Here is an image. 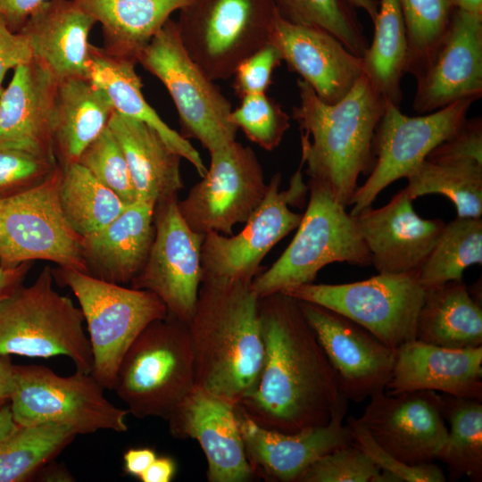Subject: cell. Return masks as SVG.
Listing matches in <instances>:
<instances>
[{
    "label": "cell",
    "mask_w": 482,
    "mask_h": 482,
    "mask_svg": "<svg viewBox=\"0 0 482 482\" xmlns=\"http://www.w3.org/2000/svg\"><path fill=\"white\" fill-rule=\"evenodd\" d=\"M30 266V262L15 267H4L0 264V303L21 285Z\"/></svg>",
    "instance_id": "50"
},
{
    "label": "cell",
    "mask_w": 482,
    "mask_h": 482,
    "mask_svg": "<svg viewBox=\"0 0 482 482\" xmlns=\"http://www.w3.org/2000/svg\"><path fill=\"white\" fill-rule=\"evenodd\" d=\"M286 20L321 29L362 58L369 43L350 0H272Z\"/></svg>",
    "instance_id": "39"
},
{
    "label": "cell",
    "mask_w": 482,
    "mask_h": 482,
    "mask_svg": "<svg viewBox=\"0 0 482 482\" xmlns=\"http://www.w3.org/2000/svg\"><path fill=\"white\" fill-rule=\"evenodd\" d=\"M96 23L73 0H47L20 32L29 40L33 60L60 80L88 77V37Z\"/></svg>",
    "instance_id": "25"
},
{
    "label": "cell",
    "mask_w": 482,
    "mask_h": 482,
    "mask_svg": "<svg viewBox=\"0 0 482 482\" xmlns=\"http://www.w3.org/2000/svg\"><path fill=\"white\" fill-rule=\"evenodd\" d=\"M77 436L71 428L60 423L19 426L0 445V482L32 478Z\"/></svg>",
    "instance_id": "37"
},
{
    "label": "cell",
    "mask_w": 482,
    "mask_h": 482,
    "mask_svg": "<svg viewBox=\"0 0 482 482\" xmlns=\"http://www.w3.org/2000/svg\"><path fill=\"white\" fill-rule=\"evenodd\" d=\"M156 457L155 452L150 448L129 449L123 456L124 470L127 473L139 478Z\"/></svg>",
    "instance_id": "49"
},
{
    "label": "cell",
    "mask_w": 482,
    "mask_h": 482,
    "mask_svg": "<svg viewBox=\"0 0 482 482\" xmlns=\"http://www.w3.org/2000/svg\"><path fill=\"white\" fill-rule=\"evenodd\" d=\"M11 411L20 427L60 423L77 434L98 430L126 432L128 410L112 404L104 386L90 374L59 376L42 365H14Z\"/></svg>",
    "instance_id": "10"
},
{
    "label": "cell",
    "mask_w": 482,
    "mask_h": 482,
    "mask_svg": "<svg viewBox=\"0 0 482 482\" xmlns=\"http://www.w3.org/2000/svg\"><path fill=\"white\" fill-rule=\"evenodd\" d=\"M195 386L187 325L167 315L147 325L131 344L112 390L134 417L167 420Z\"/></svg>",
    "instance_id": "5"
},
{
    "label": "cell",
    "mask_w": 482,
    "mask_h": 482,
    "mask_svg": "<svg viewBox=\"0 0 482 482\" xmlns=\"http://www.w3.org/2000/svg\"><path fill=\"white\" fill-rule=\"evenodd\" d=\"M39 471H41V480L44 481H73V478L71 474L62 468L54 466H44ZM38 471V472H39ZM37 472V473H38Z\"/></svg>",
    "instance_id": "54"
},
{
    "label": "cell",
    "mask_w": 482,
    "mask_h": 482,
    "mask_svg": "<svg viewBox=\"0 0 482 482\" xmlns=\"http://www.w3.org/2000/svg\"><path fill=\"white\" fill-rule=\"evenodd\" d=\"M47 0H0V17L15 32L21 30L29 16Z\"/></svg>",
    "instance_id": "48"
},
{
    "label": "cell",
    "mask_w": 482,
    "mask_h": 482,
    "mask_svg": "<svg viewBox=\"0 0 482 482\" xmlns=\"http://www.w3.org/2000/svg\"><path fill=\"white\" fill-rule=\"evenodd\" d=\"M302 169L300 163L287 190H279L280 173L272 176L262 202L238 234L204 235L201 251L203 278L253 281L262 259L283 237L297 229L302 220L303 214L289 208L303 201L308 190Z\"/></svg>",
    "instance_id": "15"
},
{
    "label": "cell",
    "mask_w": 482,
    "mask_h": 482,
    "mask_svg": "<svg viewBox=\"0 0 482 482\" xmlns=\"http://www.w3.org/2000/svg\"><path fill=\"white\" fill-rule=\"evenodd\" d=\"M418 274L419 270L378 273L362 281L310 283L282 293L347 317L395 350L416 339L417 319L425 295Z\"/></svg>",
    "instance_id": "11"
},
{
    "label": "cell",
    "mask_w": 482,
    "mask_h": 482,
    "mask_svg": "<svg viewBox=\"0 0 482 482\" xmlns=\"http://www.w3.org/2000/svg\"><path fill=\"white\" fill-rule=\"evenodd\" d=\"M413 109L428 113L482 96V14L455 8L441 40L422 68Z\"/></svg>",
    "instance_id": "19"
},
{
    "label": "cell",
    "mask_w": 482,
    "mask_h": 482,
    "mask_svg": "<svg viewBox=\"0 0 482 482\" xmlns=\"http://www.w3.org/2000/svg\"><path fill=\"white\" fill-rule=\"evenodd\" d=\"M355 418L386 452L409 465L433 462L447 437L441 394L432 390L375 393Z\"/></svg>",
    "instance_id": "17"
},
{
    "label": "cell",
    "mask_w": 482,
    "mask_h": 482,
    "mask_svg": "<svg viewBox=\"0 0 482 482\" xmlns=\"http://www.w3.org/2000/svg\"><path fill=\"white\" fill-rule=\"evenodd\" d=\"M58 82L35 60L14 69L0 97V143L26 145L55 157L53 122Z\"/></svg>",
    "instance_id": "26"
},
{
    "label": "cell",
    "mask_w": 482,
    "mask_h": 482,
    "mask_svg": "<svg viewBox=\"0 0 482 482\" xmlns=\"http://www.w3.org/2000/svg\"><path fill=\"white\" fill-rule=\"evenodd\" d=\"M455 8L463 11L482 14V0H452Z\"/></svg>",
    "instance_id": "55"
},
{
    "label": "cell",
    "mask_w": 482,
    "mask_h": 482,
    "mask_svg": "<svg viewBox=\"0 0 482 482\" xmlns=\"http://www.w3.org/2000/svg\"><path fill=\"white\" fill-rule=\"evenodd\" d=\"M372 42L362 56L363 74L381 96L400 107L407 40L398 0H380Z\"/></svg>",
    "instance_id": "33"
},
{
    "label": "cell",
    "mask_w": 482,
    "mask_h": 482,
    "mask_svg": "<svg viewBox=\"0 0 482 482\" xmlns=\"http://www.w3.org/2000/svg\"><path fill=\"white\" fill-rule=\"evenodd\" d=\"M412 201L403 188L384 206L353 215L378 273L419 270L441 235L444 220L420 218Z\"/></svg>",
    "instance_id": "21"
},
{
    "label": "cell",
    "mask_w": 482,
    "mask_h": 482,
    "mask_svg": "<svg viewBox=\"0 0 482 482\" xmlns=\"http://www.w3.org/2000/svg\"><path fill=\"white\" fill-rule=\"evenodd\" d=\"M410 197L439 194L455 206L458 217H481L482 161L428 154L407 178Z\"/></svg>",
    "instance_id": "34"
},
{
    "label": "cell",
    "mask_w": 482,
    "mask_h": 482,
    "mask_svg": "<svg viewBox=\"0 0 482 482\" xmlns=\"http://www.w3.org/2000/svg\"><path fill=\"white\" fill-rule=\"evenodd\" d=\"M298 302L337 377L343 395L362 403L385 390L392 375L395 350L347 317L320 304Z\"/></svg>",
    "instance_id": "18"
},
{
    "label": "cell",
    "mask_w": 482,
    "mask_h": 482,
    "mask_svg": "<svg viewBox=\"0 0 482 482\" xmlns=\"http://www.w3.org/2000/svg\"><path fill=\"white\" fill-rule=\"evenodd\" d=\"M297 482H385V478L353 442L318 459Z\"/></svg>",
    "instance_id": "44"
},
{
    "label": "cell",
    "mask_w": 482,
    "mask_h": 482,
    "mask_svg": "<svg viewBox=\"0 0 482 482\" xmlns=\"http://www.w3.org/2000/svg\"><path fill=\"white\" fill-rule=\"evenodd\" d=\"M154 205L137 200L103 229L81 237L86 273L122 285L140 271L154 238Z\"/></svg>",
    "instance_id": "27"
},
{
    "label": "cell",
    "mask_w": 482,
    "mask_h": 482,
    "mask_svg": "<svg viewBox=\"0 0 482 482\" xmlns=\"http://www.w3.org/2000/svg\"><path fill=\"white\" fill-rule=\"evenodd\" d=\"M444 416L449 422L447 437L436 460L444 462L449 479L463 477L482 481V403L480 401L441 394Z\"/></svg>",
    "instance_id": "36"
},
{
    "label": "cell",
    "mask_w": 482,
    "mask_h": 482,
    "mask_svg": "<svg viewBox=\"0 0 482 482\" xmlns=\"http://www.w3.org/2000/svg\"><path fill=\"white\" fill-rule=\"evenodd\" d=\"M281 62L278 50L270 43L244 60L232 76V87L237 96L243 98L266 93L272 83L273 71Z\"/></svg>",
    "instance_id": "46"
},
{
    "label": "cell",
    "mask_w": 482,
    "mask_h": 482,
    "mask_svg": "<svg viewBox=\"0 0 482 482\" xmlns=\"http://www.w3.org/2000/svg\"><path fill=\"white\" fill-rule=\"evenodd\" d=\"M251 283L203 278L187 324L195 386L234 404L254 388L264 357Z\"/></svg>",
    "instance_id": "2"
},
{
    "label": "cell",
    "mask_w": 482,
    "mask_h": 482,
    "mask_svg": "<svg viewBox=\"0 0 482 482\" xmlns=\"http://www.w3.org/2000/svg\"><path fill=\"white\" fill-rule=\"evenodd\" d=\"M62 169L33 187L0 196V264L34 260L86 273L81 237L66 220L58 200Z\"/></svg>",
    "instance_id": "12"
},
{
    "label": "cell",
    "mask_w": 482,
    "mask_h": 482,
    "mask_svg": "<svg viewBox=\"0 0 482 482\" xmlns=\"http://www.w3.org/2000/svg\"><path fill=\"white\" fill-rule=\"evenodd\" d=\"M102 27L107 52L137 57L170 15L191 0H73Z\"/></svg>",
    "instance_id": "31"
},
{
    "label": "cell",
    "mask_w": 482,
    "mask_h": 482,
    "mask_svg": "<svg viewBox=\"0 0 482 482\" xmlns=\"http://www.w3.org/2000/svg\"><path fill=\"white\" fill-rule=\"evenodd\" d=\"M259 317L262 366L237 405L261 427L286 434L328 424L348 400L298 300L282 292L261 297Z\"/></svg>",
    "instance_id": "1"
},
{
    "label": "cell",
    "mask_w": 482,
    "mask_h": 482,
    "mask_svg": "<svg viewBox=\"0 0 482 482\" xmlns=\"http://www.w3.org/2000/svg\"><path fill=\"white\" fill-rule=\"evenodd\" d=\"M229 120L251 142L266 151L277 148L290 127L288 114L266 93L241 98Z\"/></svg>",
    "instance_id": "41"
},
{
    "label": "cell",
    "mask_w": 482,
    "mask_h": 482,
    "mask_svg": "<svg viewBox=\"0 0 482 482\" xmlns=\"http://www.w3.org/2000/svg\"><path fill=\"white\" fill-rule=\"evenodd\" d=\"M61 169L59 204L66 220L81 237L103 229L128 206L79 162Z\"/></svg>",
    "instance_id": "35"
},
{
    "label": "cell",
    "mask_w": 482,
    "mask_h": 482,
    "mask_svg": "<svg viewBox=\"0 0 482 482\" xmlns=\"http://www.w3.org/2000/svg\"><path fill=\"white\" fill-rule=\"evenodd\" d=\"M269 43L278 50L288 69L328 104L342 99L363 73L362 58L333 35L316 27L293 23L278 12Z\"/></svg>",
    "instance_id": "23"
},
{
    "label": "cell",
    "mask_w": 482,
    "mask_h": 482,
    "mask_svg": "<svg viewBox=\"0 0 482 482\" xmlns=\"http://www.w3.org/2000/svg\"><path fill=\"white\" fill-rule=\"evenodd\" d=\"M137 63L166 87L177 109L181 136L198 140L209 153L236 140L230 101L191 59L176 21L170 19L137 57Z\"/></svg>",
    "instance_id": "9"
},
{
    "label": "cell",
    "mask_w": 482,
    "mask_h": 482,
    "mask_svg": "<svg viewBox=\"0 0 482 482\" xmlns=\"http://www.w3.org/2000/svg\"><path fill=\"white\" fill-rule=\"evenodd\" d=\"M14 388L15 372L11 355L0 354V408L10 403Z\"/></svg>",
    "instance_id": "52"
},
{
    "label": "cell",
    "mask_w": 482,
    "mask_h": 482,
    "mask_svg": "<svg viewBox=\"0 0 482 482\" xmlns=\"http://www.w3.org/2000/svg\"><path fill=\"white\" fill-rule=\"evenodd\" d=\"M475 101L460 100L413 117L386 101L373 139L374 165L364 184L356 188L350 213L355 215L370 206L384 188L399 179H407L437 145L462 126Z\"/></svg>",
    "instance_id": "13"
},
{
    "label": "cell",
    "mask_w": 482,
    "mask_h": 482,
    "mask_svg": "<svg viewBox=\"0 0 482 482\" xmlns=\"http://www.w3.org/2000/svg\"><path fill=\"white\" fill-rule=\"evenodd\" d=\"M58 169L56 158L41 150L0 143V196L39 185Z\"/></svg>",
    "instance_id": "43"
},
{
    "label": "cell",
    "mask_w": 482,
    "mask_h": 482,
    "mask_svg": "<svg viewBox=\"0 0 482 482\" xmlns=\"http://www.w3.org/2000/svg\"><path fill=\"white\" fill-rule=\"evenodd\" d=\"M353 442L380 469L388 474L393 482H445L446 477L440 467L428 462L420 465L406 464L383 450L367 430L357 423L355 418L347 419Z\"/></svg>",
    "instance_id": "45"
},
{
    "label": "cell",
    "mask_w": 482,
    "mask_h": 482,
    "mask_svg": "<svg viewBox=\"0 0 482 482\" xmlns=\"http://www.w3.org/2000/svg\"><path fill=\"white\" fill-rule=\"evenodd\" d=\"M210 166L184 200L179 212L195 232L233 235L262 202L268 184L253 150L236 140L210 152Z\"/></svg>",
    "instance_id": "14"
},
{
    "label": "cell",
    "mask_w": 482,
    "mask_h": 482,
    "mask_svg": "<svg viewBox=\"0 0 482 482\" xmlns=\"http://www.w3.org/2000/svg\"><path fill=\"white\" fill-rule=\"evenodd\" d=\"M136 63L90 44L88 78L106 93L115 112L150 126L170 149L189 162L200 177H204L207 167L199 153L180 133L168 126L145 99Z\"/></svg>",
    "instance_id": "29"
},
{
    "label": "cell",
    "mask_w": 482,
    "mask_h": 482,
    "mask_svg": "<svg viewBox=\"0 0 482 482\" xmlns=\"http://www.w3.org/2000/svg\"><path fill=\"white\" fill-rule=\"evenodd\" d=\"M176 472V463L170 457H156L139 478L143 482H170Z\"/></svg>",
    "instance_id": "51"
},
{
    "label": "cell",
    "mask_w": 482,
    "mask_h": 482,
    "mask_svg": "<svg viewBox=\"0 0 482 482\" xmlns=\"http://www.w3.org/2000/svg\"><path fill=\"white\" fill-rule=\"evenodd\" d=\"M33 60L28 38L20 31H12L0 17V85L11 69Z\"/></svg>",
    "instance_id": "47"
},
{
    "label": "cell",
    "mask_w": 482,
    "mask_h": 482,
    "mask_svg": "<svg viewBox=\"0 0 482 482\" xmlns=\"http://www.w3.org/2000/svg\"><path fill=\"white\" fill-rule=\"evenodd\" d=\"M310 198L293 240L279 258L251 283L259 298L314 281L334 262L366 267L370 255L355 218L323 183L309 179Z\"/></svg>",
    "instance_id": "4"
},
{
    "label": "cell",
    "mask_w": 482,
    "mask_h": 482,
    "mask_svg": "<svg viewBox=\"0 0 482 482\" xmlns=\"http://www.w3.org/2000/svg\"><path fill=\"white\" fill-rule=\"evenodd\" d=\"M114 107L88 77L60 79L53 122V145L61 168L78 162L82 152L107 127Z\"/></svg>",
    "instance_id": "30"
},
{
    "label": "cell",
    "mask_w": 482,
    "mask_h": 482,
    "mask_svg": "<svg viewBox=\"0 0 482 482\" xmlns=\"http://www.w3.org/2000/svg\"><path fill=\"white\" fill-rule=\"evenodd\" d=\"M432 390L482 402V346L447 348L406 342L395 350L389 395Z\"/></svg>",
    "instance_id": "24"
},
{
    "label": "cell",
    "mask_w": 482,
    "mask_h": 482,
    "mask_svg": "<svg viewBox=\"0 0 482 482\" xmlns=\"http://www.w3.org/2000/svg\"><path fill=\"white\" fill-rule=\"evenodd\" d=\"M277 14L272 0H191L176 25L188 55L217 81L269 44Z\"/></svg>",
    "instance_id": "8"
},
{
    "label": "cell",
    "mask_w": 482,
    "mask_h": 482,
    "mask_svg": "<svg viewBox=\"0 0 482 482\" xmlns=\"http://www.w3.org/2000/svg\"><path fill=\"white\" fill-rule=\"evenodd\" d=\"M52 270L54 280L68 287L79 303L93 353L91 375L104 389L112 390L126 352L147 325L167 317L165 304L146 290L125 287L71 268Z\"/></svg>",
    "instance_id": "7"
},
{
    "label": "cell",
    "mask_w": 482,
    "mask_h": 482,
    "mask_svg": "<svg viewBox=\"0 0 482 482\" xmlns=\"http://www.w3.org/2000/svg\"><path fill=\"white\" fill-rule=\"evenodd\" d=\"M18 428L12 417L10 403H8L0 408V445Z\"/></svg>",
    "instance_id": "53"
},
{
    "label": "cell",
    "mask_w": 482,
    "mask_h": 482,
    "mask_svg": "<svg viewBox=\"0 0 482 482\" xmlns=\"http://www.w3.org/2000/svg\"><path fill=\"white\" fill-rule=\"evenodd\" d=\"M350 2L355 8L364 10L372 21L375 20L378 9V0H350Z\"/></svg>",
    "instance_id": "56"
},
{
    "label": "cell",
    "mask_w": 482,
    "mask_h": 482,
    "mask_svg": "<svg viewBox=\"0 0 482 482\" xmlns=\"http://www.w3.org/2000/svg\"><path fill=\"white\" fill-rule=\"evenodd\" d=\"M403 19L405 72L415 76L445 34L453 10L452 0H398Z\"/></svg>",
    "instance_id": "40"
},
{
    "label": "cell",
    "mask_w": 482,
    "mask_h": 482,
    "mask_svg": "<svg viewBox=\"0 0 482 482\" xmlns=\"http://www.w3.org/2000/svg\"><path fill=\"white\" fill-rule=\"evenodd\" d=\"M416 339L454 349L482 346V305L463 279L425 289Z\"/></svg>",
    "instance_id": "32"
},
{
    "label": "cell",
    "mask_w": 482,
    "mask_h": 482,
    "mask_svg": "<svg viewBox=\"0 0 482 482\" xmlns=\"http://www.w3.org/2000/svg\"><path fill=\"white\" fill-rule=\"evenodd\" d=\"M166 421L174 437H190L199 443L208 463V481L245 482L254 477L236 404L195 386Z\"/></svg>",
    "instance_id": "22"
},
{
    "label": "cell",
    "mask_w": 482,
    "mask_h": 482,
    "mask_svg": "<svg viewBox=\"0 0 482 482\" xmlns=\"http://www.w3.org/2000/svg\"><path fill=\"white\" fill-rule=\"evenodd\" d=\"M50 266L29 287L19 286L0 303V354L69 357L77 371L90 373L93 353L80 308L54 288Z\"/></svg>",
    "instance_id": "6"
},
{
    "label": "cell",
    "mask_w": 482,
    "mask_h": 482,
    "mask_svg": "<svg viewBox=\"0 0 482 482\" xmlns=\"http://www.w3.org/2000/svg\"><path fill=\"white\" fill-rule=\"evenodd\" d=\"M3 90H4V87L0 85V97H1Z\"/></svg>",
    "instance_id": "57"
},
{
    "label": "cell",
    "mask_w": 482,
    "mask_h": 482,
    "mask_svg": "<svg viewBox=\"0 0 482 482\" xmlns=\"http://www.w3.org/2000/svg\"><path fill=\"white\" fill-rule=\"evenodd\" d=\"M297 88L292 117L301 130V163L310 179L326 185L346 207L360 175L373 168V139L386 100L363 73L335 104L322 101L301 79Z\"/></svg>",
    "instance_id": "3"
},
{
    "label": "cell",
    "mask_w": 482,
    "mask_h": 482,
    "mask_svg": "<svg viewBox=\"0 0 482 482\" xmlns=\"http://www.w3.org/2000/svg\"><path fill=\"white\" fill-rule=\"evenodd\" d=\"M154 224L149 254L131 280V287L154 293L165 304L168 315L187 325L203 280L204 236L186 223L178 207V196L155 204Z\"/></svg>",
    "instance_id": "16"
},
{
    "label": "cell",
    "mask_w": 482,
    "mask_h": 482,
    "mask_svg": "<svg viewBox=\"0 0 482 482\" xmlns=\"http://www.w3.org/2000/svg\"><path fill=\"white\" fill-rule=\"evenodd\" d=\"M482 262L481 217H458L445 224L429 255L419 270L426 289L462 279L469 266Z\"/></svg>",
    "instance_id": "38"
},
{
    "label": "cell",
    "mask_w": 482,
    "mask_h": 482,
    "mask_svg": "<svg viewBox=\"0 0 482 482\" xmlns=\"http://www.w3.org/2000/svg\"><path fill=\"white\" fill-rule=\"evenodd\" d=\"M346 411L347 403L324 426L286 434L261 427L236 404L239 431L253 475L269 482H297L318 459L353 443L349 427L344 424Z\"/></svg>",
    "instance_id": "20"
},
{
    "label": "cell",
    "mask_w": 482,
    "mask_h": 482,
    "mask_svg": "<svg viewBox=\"0 0 482 482\" xmlns=\"http://www.w3.org/2000/svg\"><path fill=\"white\" fill-rule=\"evenodd\" d=\"M108 127L124 154L137 200L155 206L159 202L177 197L184 187L180 174L182 157L142 121L114 112Z\"/></svg>",
    "instance_id": "28"
},
{
    "label": "cell",
    "mask_w": 482,
    "mask_h": 482,
    "mask_svg": "<svg viewBox=\"0 0 482 482\" xmlns=\"http://www.w3.org/2000/svg\"><path fill=\"white\" fill-rule=\"evenodd\" d=\"M78 162L126 204L137 201L127 161L109 127L86 147Z\"/></svg>",
    "instance_id": "42"
}]
</instances>
